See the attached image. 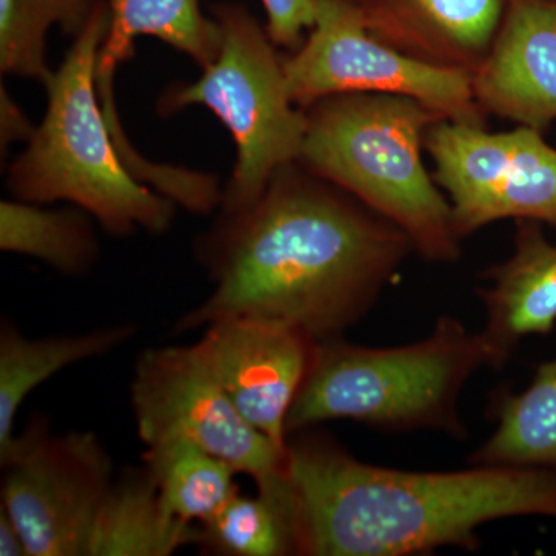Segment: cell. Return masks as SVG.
<instances>
[{"instance_id":"cell-1","label":"cell","mask_w":556,"mask_h":556,"mask_svg":"<svg viewBox=\"0 0 556 556\" xmlns=\"http://www.w3.org/2000/svg\"><path fill=\"white\" fill-rule=\"evenodd\" d=\"M413 252L404 230L294 161L254 204L219 215L203 237L200 254L214 288L175 331L248 317L317 342L342 338Z\"/></svg>"},{"instance_id":"cell-2","label":"cell","mask_w":556,"mask_h":556,"mask_svg":"<svg viewBox=\"0 0 556 556\" xmlns=\"http://www.w3.org/2000/svg\"><path fill=\"white\" fill-rule=\"evenodd\" d=\"M288 482L298 555L408 556L478 548L479 527L556 518V475L473 466L407 471L372 466L313 428L289 434Z\"/></svg>"},{"instance_id":"cell-3","label":"cell","mask_w":556,"mask_h":556,"mask_svg":"<svg viewBox=\"0 0 556 556\" xmlns=\"http://www.w3.org/2000/svg\"><path fill=\"white\" fill-rule=\"evenodd\" d=\"M109 24V3L98 0L46 86V115L11 163L7 188L27 203L68 201L113 236L163 233L177 204L131 174L98 97L94 68Z\"/></svg>"},{"instance_id":"cell-4","label":"cell","mask_w":556,"mask_h":556,"mask_svg":"<svg viewBox=\"0 0 556 556\" xmlns=\"http://www.w3.org/2000/svg\"><path fill=\"white\" fill-rule=\"evenodd\" d=\"M299 163L407 233L434 263L460 257L452 204L424 161L428 130L445 119L394 94H336L308 105Z\"/></svg>"},{"instance_id":"cell-5","label":"cell","mask_w":556,"mask_h":556,"mask_svg":"<svg viewBox=\"0 0 556 556\" xmlns=\"http://www.w3.org/2000/svg\"><path fill=\"white\" fill-rule=\"evenodd\" d=\"M481 368L501 369L484 332L452 316L438 318L428 338L371 348L343 338L318 342L313 364L289 409L287 433L348 419L382 431L437 430L467 437L459 396Z\"/></svg>"},{"instance_id":"cell-6","label":"cell","mask_w":556,"mask_h":556,"mask_svg":"<svg viewBox=\"0 0 556 556\" xmlns=\"http://www.w3.org/2000/svg\"><path fill=\"white\" fill-rule=\"evenodd\" d=\"M222 31L217 60L193 83H177L161 94L156 110L170 116L190 105L214 113L232 135L237 163L223 190L222 214L254 204L280 167L299 160L305 110L289 97L283 58L247 9H214Z\"/></svg>"},{"instance_id":"cell-7","label":"cell","mask_w":556,"mask_h":556,"mask_svg":"<svg viewBox=\"0 0 556 556\" xmlns=\"http://www.w3.org/2000/svg\"><path fill=\"white\" fill-rule=\"evenodd\" d=\"M131 409L146 445L188 441L257 484L260 495L291 507L288 447L240 415L195 346L152 348L139 356Z\"/></svg>"},{"instance_id":"cell-8","label":"cell","mask_w":556,"mask_h":556,"mask_svg":"<svg viewBox=\"0 0 556 556\" xmlns=\"http://www.w3.org/2000/svg\"><path fill=\"white\" fill-rule=\"evenodd\" d=\"M283 68L300 109L336 94H394L422 102L442 118L486 126L470 73L433 67L388 46L348 0H321L309 35L283 56Z\"/></svg>"},{"instance_id":"cell-9","label":"cell","mask_w":556,"mask_h":556,"mask_svg":"<svg viewBox=\"0 0 556 556\" xmlns=\"http://www.w3.org/2000/svg\"><path fill=\"white\" fill-rule=\"evenodd\" d=\"M0 464L2 508L28 556H89L94 522L115 481L100 439L89 431L51 434L43 417H33Z\"/></svg>"},{"instance_id":"cell-10","label":"cell","mask_w":556,"mask_h":556,"mask_svg":"<svg viewBox=\"0 0 556 556\" xmlns=\"http://www.w3.org/2000/svg\"><path fill=\"white\" fill-rule=\"evenodd\" d=\"M426 150L433 177L452 204L460 240L501 219H529L556 229V148L544 131L438 121Z\"/></svg>"},{"instance_id":"cell-11","label":"cell","mask_w":556,"mask_h":556,"mask_svg":"<svg viewBox=\"0 0 556 556\" xmlns=\"http://www.w3.org/2000/svg\"><path fill=\"white\" fill-rule=\"evenodd\" d=\"M317 340L262 318H223L193 343L240 415L278 447H288L287 419L316 354Z\"/></svg>"},{"instance_id":"cell-12","label":"cell","mask_w":556,"mask_h":556,"mask_svg":"<svg viewBox=\"0 0 556 556\" xmlns=\"http://www.w3.org/2000/svg\"><path fill=\"white\" fill-rule=\"evenodd\" d=\"M486 116L544 131L556 121V2L510 0L471 76Z\"/></svg>"},{"instance_id":"cell-13","label":"cell","mask_w":556,"mask_h":556,"mask_svg":"<svg viewBox=\"0 0 556 556\" xmlns=\"http://www.w3.org/2000/svg\"><path fill=\"white\" fill-rule=\"evenodd\" d=\"M376 38L433 67L477 72L492 49L507 0H367Z\"/></svg>"},{"instance_id":"cell-14","label":"cell","mask_w":556,"mask_h":556,"mask_svg":"<svg viewBox=\"0 0 556 556\" xmlns=\"http://www.w3.org/2000/svg\"><path fill=\"white\" fill-rule=\"evenodd\" d=\"M514 251L482 274L478 289L485 311L482 329L501 368L527 336H544L556 325V243L544 225L519 219Z\"/></svg>"},{"instance_id":"cell-15","label":"cell","mask_w":556,"mask_h":556,"mask_svg":"<svg viewBox=\"0 0 556 556\" xmlns=\"http://www.w3.org/2000/svg\"><path fill=\"white\" fill-rule=\"evenodd\" d=\"M108 35L98 51L94 84L100 94L113 93L116 70L129 60L139 36H152L206 68L217 60L222 31L204 16L200 0H109Z\"/></svg>"},{"instance_id":"cell-16","label":"cell","mask_w":556,"mask_h":556,"mask_svg":"<svg viewBox=\"0 0 556 556\" xmlns=\"http://www.w3.org/2000/svg\"><path fill=\"white\" fill-rule=\"evenodd\" d=\"M135 334L134 325L94 329L75 336L28 339L9 324L0 331V460L16 441V415L40 383L70 365L101 357L124 345Z\"/></svg>"},{"instance_id":"cell-17","label":"cell","mask_w":556,"mask_h":556,"mask_svg":"<svg viewBox=\"0 0 556 556\" xmlns=\"http://www.w3.org/2000/svg\"><path fill=\"white\" fill-rule=\"evenodd\" d=\"M200 526L167 514L148 467L124 473L94 522L89 556H170L199 544Z\"/></svg>"},{"instance_id":"cell-18","label":"cell","mask_w":556,"mask_h":556,"mask_svg":"<svg viewBox=\"0 0 556 556\" xmlns=\"http://www.w3.org/2000/svg\"><path fill=\"white\" fill-rule=\"evenodd\" d=\"M492 437L473 452V466L533 468L556 475V358L538 365L519 393L504 390L492 402Z\"/></svg>"},{"instance_id":"cell-19","label":"cell","mask_w":556,"mask_h":556,"mask_svg":"<svg viewBox=\"0 0 556 556\" xmlns=\"http://www.w3.org/2000/svg\"><path fill=\"white\" fill-rule=\"evenodd\" d=\"M93 217L83 208H43L21 200L0 203V249L47 263L65 276H84L100 247Z\"/></svg>"},{"instance_id":"cell-20","label":"cell","mask_w":556,"mask_h":556,"mask_svg":"<svg viewBox=\"0 0 556 556\" xmlns=\"http://www.w3.org/2000/svg\"><path fill=\"white\" fill-rule=\"evenodd\" d=\"M144 466L167 514L190 525H206L239 495V473L225 460L188 441L149 445Z\"/></svg>"},{"instance_id":"cell-21","label":"cell","mask_w":556,"mask_h":556,"mask_svg":"<svg viewBox=\"0 0 556 556\" xmlns=\"http://www.w3.org/2000/svg\"><path fill=\"white\" fill-rule=\"evenodd\" d=\"M98 0H0V70L49 84L47 36L53 25L78 35Z\"/></svg>"},{"instance_id":"cell-22","label":"cell","mask_w":556,"mask_h":556,"mask_svg":"<svg viewBox=\"0 0 556 556\" xmlns=\"http://www.w3.org/2000/svg\"><path fill=\"white\" fill-rule=\"evenodd\" d=\"M200 530V546L215 555H298L291 508L260 493H239Z\"/></svg>"},{"instance_id":"cell-23","label":"cell","mask_w":556,"mask_h":556,"mask_svg":"<svg viewBox=\"0 0 556 556\" xmlns=\"http://www.w3.org/2000/svg\"><path fill=\"white\" fill-rule=\"evenodd\" d=\"M268 24L266 31L277 47L298 50L303 35L313 28L321 0H262Z\"/></svg>"},{"instance_id":"cell-24","label":"cell","mask_w":556,"mask_h":556,"mask_svg":"<svg viewBox=\"0 0 556 556\" xmlns=\"http://www.w3.org/2000/svg\"><path fill=\"white\" fill-rule=\"evenodd\" d=\"M36 127L28 119L27 113L14 101L5 86L0 87V149L2 153L14 142H28L35 135Z\"/></svg>"},{"instance_id":"cell-25","label":"cell","mask_w":556,"mask_h":556,"mask_svg":"<svg viewBox=\"0 0 556 556\" xmlns=\"http://www.w3.org/2000/svg\"><path fill=\"white\" fill-rule=\"evenodd\" d=\"M0 555L28 556L24 538H22L13 519L2 507H0Z\"/></svg>"},{"instance_id":"cell-26","label":"cell","mask_w":556,"mask_h":556,"mask_svg":"<svg viewBox=\"0 0 556 556\" xmlns=\"http://www.w3.org/2000/svg\"><path fill=\"white\" fill-rule=\"evenodd\" d=\"M348 2L354 3V5L362 7L367 0H348Z\"/></svg>"},{"instance_id":"cell-27","label":"cell","mask_w":556,"mask_h":556,"mask_svg":"<svg viewBox=\"0 0 556 556\" xmlns=\"http://www.w3.org/2000/svg\"><path fill=\"white\" fill-rule=\"evenodd\" d=\"M507 2H510V0H507ZM541 2H556V0H541Z\"/></svg>"}]
</instances>
